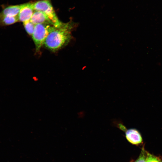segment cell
I'll use <instances>...</instances> for the list:
<instances>
[{"instance_id": "1", "label": "cell", "mask_w": 162, "mask_h": 162, "mask_svg": "<svg viewBox=\"0 0 162 162\" xmlns=\"http://www.w3.org/2000/svg\"><path fill=\"white\" fill-rule=\"evenodd\" d=\"M71 23H63L60 27L52 26L45 40V46L52 51H56L66 46L71 38Z\"/></svg>"}, {"instance_id": "2", "label": "cell", "mask_w": 162, "mask_h": 162, "mask_svg": "<svg viewBox=\"0 0 162 162\" xmlns=\"http://www.w3.org/2000/svg\"><path fill=\"white\" fill-rule=\"evenodd\" d=\"M34 10L42 11L52 21L53 26L58 27L63 24L59 20L49 0H42L32 4Z\"/></svg>"}, {"instance_id": "3", "label": "cell", "mask_w": 162, "mask_h": 162, "mask_svg": "<svg viewBox=\"0 0 162 162\" xmlns=\"http://www.w3.org/2000/svg\"><path fill=\"white\" fill-rule=\"evenodd\" d=\"M52 26H53L44 24L35 25L32 35L37 51H39L44 44L46 37Z\"/></svg>"}, {"instance_id": "4", "label": "cell", "mask_w": 162, "mask_h": 162, "mask_svg": "<svg viewBox=\"0 0 162 162\" xmlns=\"http://www.w3.org/2000/svg\"><path fill=\"white\" fill-rule=\"evenodd\" d=\"M118 126L121 130L125 131L126 137L130 143L137 145L142 142V139L141 136L136 129L135 128L127 129L121 123L118 124Z\"/></svg>"}, {"instance_id": "5", "label": "cell", "mask_w": 162, "mask_h": 162, "mask_svg": "<svg viewBox=\"0 0 162 162\" xmlns=\"http://www.w3.org/2000/svg\"><path fill=\"white\" fill-rule=\"evenodd\" d=\"M32 4L28 3L22 4L18 15V21L23 23L30 21L34 13Z\"/></svg>"}, {"instance_id": "6", "label": "cell", "mask_w": 162, "mask_h": 162, "mask_svg": "<svg viewBox=\"0 0 162 162\" xmlns=\"http://www.w3.org/2000/svg\"><path fill=\"white\" fill-rule=\"evenodd\" d=\"M30 21L34 25L44 24L53 26L52 21L48 16L45 14L40 11H35Z\"/></svg>"}, {"instance_id": "7", "label": "cell", "mask_w": 162, "mask_h": 162, "mask_svg": "<svg viewBox=\"0 0 162 162\" xmlns=\"http://www.w3.org/2000/svg\"><path fill=\"white\" fill-rule=\"evenodd\" d=\"M22 5H9L4 8L0 14L6 16H18Z\"/></svg>"}, {"instance_id": "8", "label": "cell", "mask_w": 162, "mask_h": 162, "mask_svg": "<svg viewBox=\"0 0 162 162\" xmlns=\"http://www.w3.org/2000/svg\"><path fill=\"white\" fill-rule=\"evenodd\" d=\"M18 21V16H6L0 14V25L1 26L11 25Z\"/></svg>"}, {"instance_id": "9", "label": "cell", "mask_w": 162, "mask_h": 162, "mask_svg": "<svg viewBox=\"0 0 162 162\" xmlns=\"http://www.w3.org/2000/svg\"><path fill=\"white\" fill-rule=\"evenodd\" d=\"M23 24L27 33L30 35H32L34 30L35 25L30 21L23 22Z\"/></svg>"}, {"instance_id": "10", "label": "cell", "mask_w": 162, "mask_h": 162, "mask_svg": "<svg viewBox=\"0 0 162 162\" xmlns=\"http://www.w3.org/2000/svg\"><path fill=\"white\" fill-rule=\"evenodd\" d=\"M146 162H162L158 158L147 152Z\"/></svg>"}, {"instance_id": "11", "label": "cell", "mask_w": 162, "mask_h": 162, "mask_svg": "<svg viewBox=\"0 0 162 162\" xmlns=\"http://www.w3.org/2000/svg\"><path fill=\"white\" fill-rule=\"evenodd\" d=\"M147 154V152L143 149L139 157L134 162H146Z\"/></svg>"}]
</instances>
